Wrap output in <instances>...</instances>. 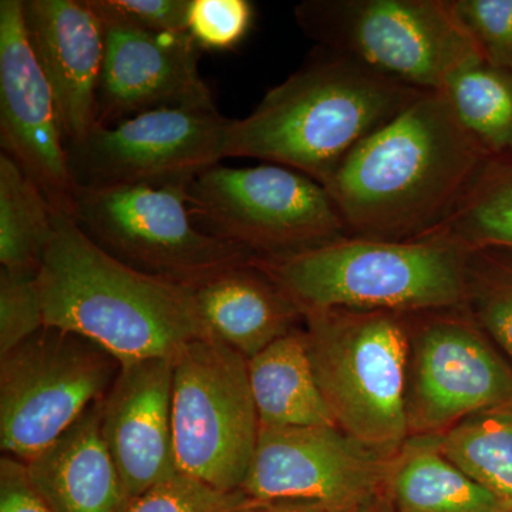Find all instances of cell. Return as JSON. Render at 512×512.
I'll use <instances>...</instances> for the list:
<instances>
[{"mask_svg": "<svg viewBox=\"0 0 512 512\" xmlns=\"http://www.w3.org/2000/svg\"><path fill=\"white\" fill-rule=\"evenodd\" d=\"M487 156L444 93L427 92L360 141L323 187L356 237L412 241L456 212Z\"/></svg>", "mask_w": 512, "mask_h": 512, "instance_id": "6da1fadb", "label": "cell"}, {"mask_svg": "<svg viewBox=\"0 0 512 512\" xmlns=\"http://www.w3.org/2000/svg\"><path fill=\"white\" fill-rule=\"evenodd\" d=\"M39 286L45 326L92 340L121 363L174 357L211 336L194 289L117 261L64 212L56 211Z\"/></svg>", "mask_w": 512, "mask_h": 512, "instance_id": "7a4b0ae2", "label": "cell"}, {"mask_svg": "<svg viewBox=\"0 0 512 512\" xmlns=\"http://www.w3.org/2000/svg\"><path fill=\"white\" fill-rule=\"evenodd\" d=\"M423 93L333 52L269 90L244 119H231L225 158L282 165L323 185L360 141Z\"/></svg>", "mask_w": 512, "mask_h": 512, "instance_id": "3957f363", "label": "cell"}, {"mask_svg": "<svg viewBox=\"0 0 512 512\" xmlns=\"http://www.w3.org/2000/svg\"><path fill=\"white\" fill-rule=\"evenodd\" d=\"M466 247L439 237L383 241L345 237L285 258L252 259L309 311L409 312L466 301Z\"/></svg>", "mask_w": 512, "mask_h": 512, "instance_id": "277c9868", "label": "cell"}, {"mask_svg": "<svg viewBox=\"0 0 512 512\" xmlns=\"http://www.w3.org/2000/svg\"><path fill=\"white\" fill-rule=\"evenodd\" d=\"M313 372L340 430L392 456L407 431L406 329L392 312L309 311Z\"/></svg>", "mask_w": 512, "mask_h": 512, "instance_id": "5b68a950", "label": "cell"}, {"mask_svg": "<svg viewBox=\"0 0 512 512\" xmlns=\"http://www.w3.org/2000/svg\"><path fill=\"white\" fill-rule=\"evenodd\" d=\"M295 16L335 53L421 92H443L454 74L485 60L451 2L320 0L303 2Z\"/></svg>", "mask_w": 512, "mask_h": 512, "instance_id": "8992f818", "label": "cell"}, {"mask_svg": "<svg viewBox=\"0 0 512 512\" xmlns=\"http://www.w3.org/2000/svg\"><path fill=\"white\" fill-rule=\"evenodd\" d=\"M187 197L201 231L256 259L285 258L348 237L326 188L282 165H214L192 180Z\"/></svg>", "mask_w": 512, "mask_h": 512, "instance_id": "52a82bcc", "label": "cell"}, {"mask_svg": "<svg viewBox=\"0 0 512 512\" xmlns=\"http://www.w3.org/2000/svg\"><path fill=\"white\" fill-rule=\"evenodd\" d=\"M70 217L117 261L191 289L255 258L195 225L187 188L76 190Z\"/></svg>", "mask_w": 512, "mask_h": 512, "instance_id": "ba28073f", "label": "cell"}, {"mask_svg": "<svg viewBox=\"0 0 512 512\" xmlns=\"http://www.w3.org/2000/svg\"><path fill=\"white\" fill-rule=\"evenodd\" d=\"M173 431L178 473L224 493L241 490L261 423L248 360L215 336L174 356Z\"/></svg>", "mask_w": 512, "mask_h": 512, "instance_id": "9c48e42d", "label": "cell"}, {"mask_svg": "<svg viewBox=\"0 0 512 512\" xmlns=\"http://www.w3.org/2000/svg\"><path fill=\"white\" fill-rule=\"evenodd\" d=\"M121 362L69 330L40 329L0 356V447L29 463L109 392Z\"/></svg>", "mask_w": 512, "mask_h": 512, "instance_id": "30bf717a", "label": "cell"}, {"mask_svg": "<svg viewBox=\"0 0 512 512\" xmlns=\"http://www.w3.org/2000/svg\"><path fill=\"white\" fill-rule=\"evenodd\" d=\"M229 121L217 109H164L96 126L66 144L74 187L188 188L224 160Z\"/></svg>", "mask_w": 512, "mask_h": 512, "instance_id": "8fae6325", "label": "cell"}, {"mask_svg": "<svg viewBox=\"0 0 512 512\" xmlns=\"http://www.w3.org/2000/svg\"><path fill=\"white\" fill-rule=\"evenodd\" d=\"M389 466V457L339 427L261 429L241 491L255 501L360 512L382 501Z\"/></svg>", "mask_w": 512, "mask_h": 512, "instance_id": "7c38bea8", "label": "cell"}, {"mask_svg": "<svg viewBox=\"0 0 512 512\" xmlns=\"http://www.w3.org/2000/svg\"><path fill=\"white\" fill-rule=\"evenodd\" d=\"M22 0L0 2V143L56 211L72 215L70 174L59 110L26 35Z\"/></svg>", "mask_w": 512, "mask_h": 512, "instance_id": "4fadbf2b", "label": "cell"}, {"mask_svg": "<svg viewBox=\"0 0 512 512\" xmlns=\"http://www.w3.org/2000/svg\"><path fill=\"white\" fill-rule=\"evenodd\" d=\"M510 404L512 373L470 326L441 319L421 329L407 394L410 429L430 433Z\"/></svg>", "mask_w": 512, "mask_h": 512, "instance_id": "5bb4252c", "label": "cell"}, {"mask_svg": "<svg viewBox=\"0 0 512 512\" xmlns=\"http://www.w3.org/2000/svg\"><path fill=\"white\" fill-rule=\"evenodd\" d=\"M200 52L188 32L106 25L97 126H114L148 111L217 109L198 67Z\"/></svg>", "mask_w": 512, "mask_h": 512, "instance_id": "9a60e30c", "label": "cell"}, {"mask_svg": "<svg viewBox=\"0 0 512 512\" xmlns=\"http://www.w3.org/2000/svg\"><path fill=\"white\" fill-rule=\"evenodd\" d=\"M174 357L121 363L101 399V433L131 503L177 476L173 431Z\"/></svg>", "mask_w": 512, "mask_h": 512, "instance_id": "2e32d148", "label": "cell"}, {"mask_svg": "<svg viewBox=\"0 0 512 512\" xmlns=\"http://www.w3.org/2000/svg\"><path fill=\"white\" fill-rule=\"evenodd\" d=\"M29 45L55 96L66 144L97 126L106 25L89 0H22Z\"/></svg>", "mask_w": 512, "mask_h": 512, "instance_id": "e0dca14e", "label": "cell"}, {"mask_svg": "<svg viewBox=\"0 0 512 512\" xmlns=\"http://www.w3.org/2000/svg\"><path fill=\"white\" fill-rule=\"evenodd\" d=\"M55 512H127L131 500L101 433V400L25 463Z\"/></svg>", "mask_w": 512, "mask_h": 512, "instance_id": "ac0fdd59", "label": "cell"}, {"mask_svg": "<svg viewBox=\"0 0 512 512\" xmlns=\"http://www.w3.org/2000/svg\"><path fill=\"white\" fill-rule=\"evenodd\" d=\"M212 336L249 360L291 332L301 309L264 271L234 266L194 289Z\"/></svg>", "mask_w": 512, "mask_h": 512, "instance_id": "d6986e66", "label": "cell"}, {"mask_svg": "<svg viewBox=\"0 0 512 512\" xmlns=\"http://www.w3.org/2000/svg\"><path fill=\"white\" fill-rule=\"evenodd\" d=\"M261 429L338 427L313 372L305 330L292 329L248 360Z\"/></svg>", "mask_w": 512, "mask_h": 512, "instance_id": "ffe728a7", "label": "cell"}, {"mask_svg": "<svg viewBox=\"0 0 512 512\" xmlns=\"http://www.w3.org/2000/svg\"><path fill=\"white\" fill-rule=\"evenodd\" d=\"M380 505L386 512H512L451 463L430 434L390 461Z\"/></svg>", "mask_w": 512, "mask_h": 512, "instance_id": "44dd1931", "label": "cell"}, {"mask_svg": "<svg viewBox=\"0 0 512 512\" xmlns=\"http://www.w3.org/2000/svg\"><path fill=\"white\" fill-rule=\"evenodd\" d=\"M56 210L12 158L0 154V265L39 272L55 232Z\"/></svg>", "mask_w": 512, "mask_h": 512, "instance_id": "7402d4cb", "label": "cell"}, {"mask_svg": "<svg viewBox=\"0 0 512 512\" xmlns=\"http://www.w3.org/2000/svg\"><path fill=\"white\" fill-rule=\"evenodd\" d=\"M436 440L451 463L512 510V404L458 421Z\"/></svg>", "mask_w": 512, "mask_h": 512, "instance_id": "603a6c76", "label": "cell"}, {"mask_svg": "<svg viewBox=\"0 0 512 512\" xmlns=\"http://www.w3.org/2000/svg\"><path fill=\"white\" fill-rule=\"evenodd\" d=\"M454 113L487 153L512 150V76L477 62L454 74L444 87Z\"/></svg>", "mask_w": 512, "mask_h": 512, "instance_id": "cb8c5ba5", "label": "cell"}, {"mask_svg": "<svg viewBox=\"0 0 512 512\" xmlns=\"http://www.w3.org/2000/svg\"><path fill=\"white\" fill-rule=\"evenodd\" d=\"M427 237L468 244L512 247V180L474 190L446 222ZM426 237V238H427Z\"/></svg>", "mask_w": 512, "mask_h": 512, "instance_id": "d4e9b609", "label": "cell"}, {"mask_svg": "<svg viewBox=\"0 0 512 512\" xmlns=\"http://www.w3.org/2000/svg\"><path fill=\"white\" fill-rule=\"evenodd\" d=\"M43 328L39 272L0 268V356Z\"/></svg>", "mask_w": 512, "mask_h": 512, "instance_id": "484cf974", "label": "cell"}, {"mask_svg": "<svg viewBox=\"0 0 512 512\" xmlns=\"http://www.w3.org/2000/svg\"><path fill=\"white\" fill-rule=\"evenodd\" d=\"M248 500L241 490L224 493L177 474L136 498L127 512H231Z\"/></svg>", "mask_w": 512, "mask_h": 512, "instance_id": "4316f807", "label": "cell"}, {"mask_svg": "<svg viewBox=\"0 0 512 512\" xmlns=\"http://www.w3.org/2000/svg\"><path fill=\"white\" fill-rule=\"evenodd\" d=\"M254 20L248 0H191L187 32L201 50H231L239 45Z\"/></svg>", "mask_w": 512, "mask_h": 512, "instance_id": "83f0119b", "label": "cell"}, {"mask_svg": "<svg viewBox=\"0 0 512 512\" xmlns=\"http://www.w3.org/2000/svg\"><path fill=\"white\" fill-rule=\"evenodd\" d=\"M453 8L485 62L512 66V0H456Z\"/></svg>", "mask_w": 512, "mask_h": 512, "instance_id": "f1b7e54d", "label": "cell"}, {"mask_svg": "<svg viewBox=\"0 0 512 512\" xmlns=\"http://www.w3.org/2000/svg\"><path fill=\"white\" fill-rule=\"evenodd\" d=\"M104 25L150 33L187 32L191 0H89Z\"/></svg>", "mask_w": 512, "mask_h": 512, "instance_id": "f546056e", "label": "cell"}, {"mask_svg": "<svg viewBox=\"0 0 512 512\" xmlns=\"http://www.w3.org/2000/svg\"><path fill=\"white\" fill-rule=\"evenodd\" d=\"M0 512H55L36 490L23 461L0 458Z\"/></svg>", "mask_w": 512, "mask_h": 512, "instance_id": "4dcf8cb0", "label": "cell"}, {"mask_svg": "<svg viewBox=\"0 0 512 512\" xmlns=\"http://www.w3.org/2000/svg\"><path fill=\"white\" fill-rule=\"evenodd\" d=\"M478 311L485 328L512 357V282L484 291Z\"/></svg>", "mask_w": 512, "mask_h": 512, "instance_id": "1f68e13d", "label": "cell"}, {"mask_svg": "<svg viewBox=\"0 0 512 512\" xmlns=\"http://www.w3.org/2000/svg\"><path fill=\"white\" fill-rule=\"evenodd\" d=\"M231 512H330L319 504L305 503V501H255L239 505Z\"/></svg>", "mask_w": 512, "mask_h": 512, "instance_id": "d6a6232c", "label": "cell"}, {"mask_svg": "<svg viewBox=\"0 0 512 512\" xmlns=\"http://www.w3.org/2000/svg\"><path fill=\"white\" fill-rule=\"evenodd\" d=\"M360 512H386V511H384V508L382 507V505L377 504V505H373V507L366 508V510H363Z\"/></svg>", "mask_w": 512, "mask_h": 512, "instance_id": "836d02e7", "label": "cell"}]
</instances>
